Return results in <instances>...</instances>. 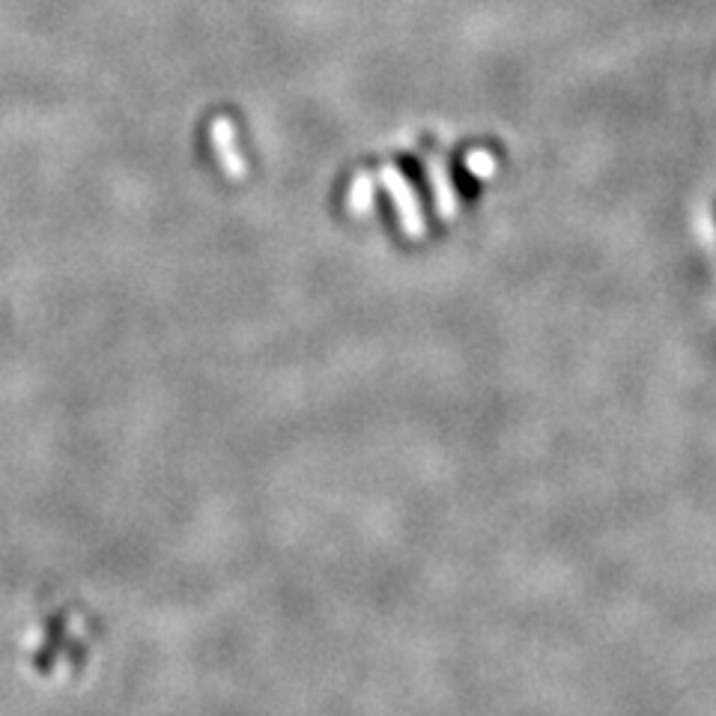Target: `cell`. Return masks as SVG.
<instances>
[{
  "instance_id": "obj_1",
  "label": "cell",
  "mask_w": 716,
  "mask_h": 716,
  "mask_svg": "<svg viewBox=\"0 0 716 716\" xmlns=\"http://www.w3.org/2000/svg\"><path fill=\"white\" fill-rule=\"evenodd\" d=\"M382 182L392 191V201L397 203V215H400V227H404L409 236H424V218H421V209H418V201L409 182H406L394 167H382Z\"/></svg>"
},
{
  "instance_id": "obj_3",
  "label": "cell",
  "mask_w": 716,
  "mask_h": 716,
  "mask_svg": "<svg viewBox=\"0 0 716 716\" xmlns=\"http://www.w3.org/2000/svg\"><path fill=\"white\" fill-rule=\"evenodd\" d=\"M370 203H373V179L368 174H358L349 186V209L353 213H368Z\"/></svg>"
},
{
  "instance_id": "obj_2",
  "label": "cell",
  "mask_w": 716,
  "mask_h": 716,
  "mask_svg": "<svg viewBox=\"0 0 716 716\" xmlns=\"http://www.w3.org/2000/svg\"><path fill=\"white\" fill-rule=\"evenodd\" d=\"M213 146L218 158H221V165H225L227 177L242 179L245 177V158L236 150V131L230 126V119L218 117L213 123Z\"/></svg>"
},
{
  "instance_id": "obj_4",
  "label": "cell",
  "mask_w": 716,
  "mask_h": 716,
  "mask_svg": "<svg viewBox=\"0 0 716 716\" xmlns=\"http://www.w3.org/2000/svg\"><path fill=\"white\" fill-rule=\"evenodd\" d=\"M465 165L481 179H489L496 174V158H493V153H487V150H472L469 158H465Z\"/></svg>"
}]
</instances>
